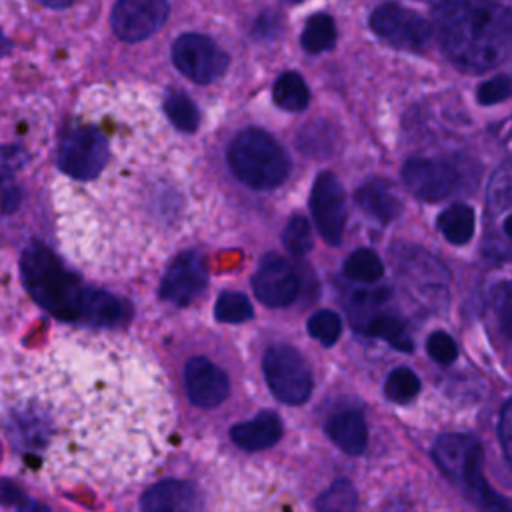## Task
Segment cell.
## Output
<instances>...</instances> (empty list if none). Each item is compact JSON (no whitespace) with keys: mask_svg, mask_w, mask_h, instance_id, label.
I'll return each instance as SVG.
<instances>
[{"mask_svg":"<svg viewBox=\"0 0 512 512\" xmlns=\"http://www.w3.org/2000/svg\"><path fill=\"white\" fill-rule=\"evenodd\" d=\"M318 512H356L358 494L350 480H334L316 500Z\"/></svg>","mask_w":512,"mask_h":512,"instance_id":"25","label":"cell"},{"mask_svg":"<svg viewBox=\"0 0 512 512\" xmlns=\"http://www.w3.org/2000/svg\"><path fill=\"white\" fill-rule=\"evenodd\" d=\"M308 332L324 346H332L342 332L340 316L332 310H318L308 318Z\"/></svg>","mask_w":512,"mask_h":512,"instance_id":"29","label":"cell"},{"mask_svg":"<svg viewBox=\"0 0 512 512\" xmlns=\"http://www.w3.org/2000/svg\"><path fill=\"white\" fill-rule=\"evenodd\" d=\"M496 310L502 318V330H510V290L508 284H502L496 288Z\"/></svg>","mask_w":512,"mask_h":512,"instance_id":"36","label":"cell"},{"mask_svg":"<svg viewBox=\"0 0 512 512\" xmlns=\"http://www.w3.org/2000/svg\"><path fill=\"white\" fill-rule=\"evenodd\" d=\"M498 436H500V446H502L504 458H506V462H510V454H512V404H510V400L504 402V406L500 410Z\"/></svg>","mask_w":512,"mask_h":512,"instance_id":"35","label":"cell"},{"mask_svg":"<svg viewBox=\"0 0 512 512\" xmlns=\"http://www.w3.org/2000/svg\"><path fill=\"white\" fill-rule=\"evenodd\" d=\"M184 384L188 398L198 408H216L228 396V376L212 360L196 356L186 362Z\"/></svg>","mask_w":512,"mask_h":512,"instance_id":"15","label":"cell"},{"mask_svg":"<svg viewBox=\"0 0 512 512\" xmlns=\"http://www.w3.org/2000/svg\"><path fill=\"white\" fill-rule=\"evenodd\" d=\"M16 508H18V512H50L46 506H42V504L30 500V498H26V500H24L22 504H18Z\"/></svg>","mask_w":512,"mask_h":512,"instance_id":"37","label":"cell"},{"mask_svg":"<svg viewBox=\"0 0 512 512\" xmlns=\"http://www.w3.org/2000/svg\"><path fill=\"white\" fill-rule=\"evenodd\" d=\"M168 16L166 0H118L110 14L114 34L124 42H140L156 34Z\"/></svg>","mask_w":512,"mask_h":512,"instance_id":"11","label":"cell"},{"mask_svg":"<svg viewBox=\"0 0 512 512\" xmlns=\"http://www.w3.org/2000/svg\"><path fill=\"white\" fill-rule=\"evenodd\" d=\"M438 230L442 236L454 244L464 246L472 240L476 230V216L468 204H452L438 216Z\"/></svg>","mask_w":512,"mask_h":512,"instance_id":"20","label":"cell"},{"mask_svg":"<svg viewBox=\"0 0 512 512\" xmlns=\"http://www.w3.org/2000/svg\"><path fill=\"white\" fill-rule=\"evenodd\" d=\"M426 350H428L430 358L436 360V362L442 364V366H448V364H452V362L458 358V346H456L454 338L448 336V334L442 332V330L432 332V334L428 336Z\"/></svg>","mask_w":512,"mask_h":512,"instance_id":"32","label":"cell"},{"mask_svg":"<svg viewBox=\"0 0 512 512\" xmlns=\"http://www.w3.org/2000/svg\"><path fill=\"white\" fill-rule=\"evenodd\" d=\"M356 202L366 214H370L372 218H376L382 224L392 222L398 216L400 208H402L394 190L382 180H374V182L364 184L356 192Z\"/></svg>","mask_w":512,"mask_h":512,"instance_id":"19","label":"cell"},{"mask_svg":"<svg viewBox=\"0 0 512 512\" xmlns=\"http://www.w3.org/2000/svg\"><path fill=\"white\" fill-rule=\"evenodd\" d=\"M214 314L220 322H230V324H240L246 322L254 316L252 302L240 294V292H222L216 300Z\"/></svg>","mask_w":512,"mask_h":512,"instance_id":"28","label":"cell"},{"mask_svg":"<svg viewBox=\"0 0 512 512\" xmlns=\"http://www.w3.org/2000/svg\"><path fill=\"white\" fill-rule=\"evenodd\" d=\"M366 334L376 336V338H384L392 348L400 350V352H412V338L408 336L406 328L402 326V322L394 316L388 314H378L372 316L366 324H364Z\"/></svg>","mask_w":512,"mask_h":512,"instance_id":"24","label":"cell"},{"mask_svg":"<svg viewBox=\"0 0 512 512\" xmlns=\"http://www.w3.org/2000/svg\"><path fill=\"white\" fill-rule=\"evenodd\" d=\"M512 92V84H510V78L506 74H500L492 80H486L484 84L478 86L476 90V100L478 104L482 106H492V104H498V102H504L508 100Z\"/></svg>","mask_w":512,"mask_h":512,"instance_id":"33","label":"cell"},{"mask_svg":"<svg viewBox=\"0 0 512 512\" xmlns=\"http://www.w3.org/2000/svg\"><path fill=\"white\" fill-rule=\"evenodd\" d=\"M268 388L284 404H304L312 394V374L298 350L286 344L270 346L262 360Z\"/></svg>","mask_w":512,"mask_h":512,"instance_id":"7","label":"cell"},{"mask_svg":"<svg viewBox=\"0 0 512 512\" xmlns=\"http://www.w3.org/2000/svg\"><path fill=\"white\" fill-rule=\"evenodd\" d=\"M170 420L162 374L120 338L64 336L2 372V436L42 480L130 482L160 456Z\"/></svg>","mask_w":512,"mask_h":512,"instance_id":"1","label":"cell"},{"mask_svg":"<svg viewBox=\"0 0 512 512\" xmlns=\"http://www.w3.org/2000/svg\"><path fill=\"white\" fill-rule=\"evenodd\" d=\"M402 180L416 198L424 202H438L454 190L458 174L448 162L412 158L402 168Z\"/></svg>","mask_w":512,"mask_h":512,"instance_id":"14","label":"cell"},{"mask_svg":"<svg viewBox=\"0 0 512 512\" xmlns=\"http://www.w3.org/2000/svg\"><path fill=\"white\" fill-rule=\"evenodd\" d=\"M292 2H298V0H292Z\"/></svg>","mask_w":512,"mask_h":512,"instance_id":"39","label":"cell"},{"mask_svg":"<svg viewBox=\"0 0 512 512\" xmlns=\"http://www.w3.org/2000/svg\"><path fill=\"white\" fill-rule=\"evenodd\" d=\"M310 210L324 242L338 246L342 242L346 224V194L340 180L332 172H322L316 176L310 192Z\"/></svg>","mask_w":512,"mask_h":512,"instance_id":"10","label":"cell"},{"mask_svg":"<svg viewBox=\"0 0 512 512\" xmlns=\"http://www.w3.org/2000/svg\"><path fill=\"white\" fill-rule=\"evenodd\" d=\"M206 284L208 274L204 258L194 250H186L180 252L168 266L160 282V296L172 304L184 306L192 302L206 288Z\"/></svg>","mask_w":512,"mask_h":512,"instance_id":"13","label":"cell"},{"mask_svg":"<svg viewBox=\"0 0 512 512\" xmlns=\"http://www.w3.org/2000/svg\"><path fill=\"white\" fill-rule=\"evenodd\" d=\"M252 288L262 304L270 308H284L296 300L300 280L294 268L282 256L268 254L262 258L252 278Z\"/></svg>","mask_w":512,"mask_h":512,"instance_id":"12","label":"cell"},{"mask_svg":"<svg viewBox=\"0 0 512 512\" xmlns=\"http://www.w3.org/2000/svg\"><path fill=\"white\" fill-rule=\"evenodd\" d=\"M436 22L446 54L464 70H488L508 54L510 16L498 4L446 2L438 8Z\"/></svg>","mask_w":512,"mask_h":512,"instance_id":"2","label":"cell"},{"mask_svg":"<svg viewBox=\"0 0 512 512\" xmlns=\"http://www.w3.org/2000/svg\"><path fill=\"white\" fill-rule=\"evenodd\" d=\"M26 162V152L16 144H0V182L12 178Z\"/></svg>","mask_w":512,"mask_h":512,"instance_id":"34","label":"cell"},{"mask_svg":"<svg viewBox=\"0 0 512 512\" xmlns=\"http://www.w3.org/2000/svg\"><path fill=\"white\" fill-rule=\"evenodd\" d=\"M56 160L64 176L78 182H90L108 166L110 142L96 126H70L60 136Z\"/></svg>","mask_w":512,"mask_h":512,"instance_id":"6","label":"cell"},{"mask_svg":"<svg viewBox=\"0 0 512 512\" xmlns=\"http://www.w3.org/2000/svg\"><path fill=\"white\" fill-rule=\"evenodd\" d=\"M418 392H420V378L416 376L414 370H410L406 366L394 368L384 382L386 398L396 404H406V402L414 400Z\"/></svg>","mask_w":512,"mask_h":512,"instance_id":"27","label":"cell"},{"mask_svg":"<svg viewBox=\"0 0 512 512\" xmlns=\"http://www.w3.org/2000/svg\"><path fill=\"white\" fill-rule=\"evenodd\" d=\"M164 112L168 120L182 132H194L200 124V112L196 104L184 92H170L164 98Z\"/></svg>","mask_w":512,"mask_h":512,"instance_id":"26","label":"cell"},{"mask_svg":"<svg viewBox=\"0 0 512 512\" xmlns=\"http://www.w3.org/2000/svg\"><path fill=\"white\" fill-rule=\"evenodd\" d=\"M302 48L308 54H320L334 46L336 42V26L328 14H312L302 30Z\"/></svg>","mask_w":512,"mask_h":512,"instance_id":"22","label":"cell"},{"mask_svg":"<svg viewBox=\"0 0 512 512\" xmlns=\"http://www.w3.org/2000/svg\"><path fill=\"white\" fill-rule=\"evenodd\" d=\"M42 6L46 8H52V10H62V8H68L74 0H38Z\"/></svg>","mask_w":512,"mask_h":512,"instance_id":"38","label":"cell"},{"mask_svg":"<svg viewBox=\"0 0 512 512\" xmlns=\"http://www.w3.org/2000/svg\"><path fill=\"white\" fill-rule=\"evenodd\" d=\"M432 458L448 476L466 484L488 512H510L508 502L498 496L482 476V452L474 436H440L432 448Z\"/></svg>","mask_w":512,"mask_h":512,"instance_id":"5","label":"cell"},{"mask_svg":"<svg viewBox=\"0 0 512 512\" xmlns=\"http://www.w3.org/2000/svg\"><path fill=\"white\" fill-rule=\"evenodd\" d=\"M282 436V420L274 412H260L252 420L236 424L230 430V438L236 446L248 452L264 450L272 444H276Z\"/></svg>","mask_w":512,"mask_h":512,"instance_id":"17","label":"cell"},{"mask_svg":"<svg viewBox=\"0 0 512 512\" xmlns=\"http://www.w3.org/2000/svg\"><path fill=\"white\" fill-rule=\"evenodd\" d=\"M344 274H346L348 280L372 284V282H376V280L382 278V274H384V264H382L380 256H378L374 250H370V248H358L356 252H352V254L346 258Z\"/></svg>","mask_w":512,"mask_h":512,"instance_id":"23","label":"cell"},{"mask_svg":"<svg viewBox=\"0 0 512 512\" xmlns=\"http://www.w3.org/2000/svg\"><path fill=\"white\" fill-rule=\"evenodd\" d=\"M22 270L30 294L46 310L66 320L84 316L90 288L68 274L44 246H30L24 252Z\"/></svg>","mask_w":512,"mask_h":512,"instance_id":"3","label":"cell"},{"mask_svg":"<svg viewBox=\"0 0 512 512\" xmlns=\"http://www.w3.org/2000/svg\"><path fill=\"white\" fill-rule=\"evenodd\" d=\"M282 242L294 256H304L312 248V230L304 216H292L284 228Z\"/></svg>","mask_w":512,"mask_h":512,"instance_id":"30","label":"cell"},{"mask_svg":"<svg viewBox=\"0 0 512 512\" xmlns=\"http://www.w3.org/2000/svg\"><path fill=\"white\" fill-rule=\"evenodd\" d=\"M228 166L242 184L254 190H272L290 174L286 152L260 128H246L232 140Z\"/></svg>","mask_w":512,"mask_h":512,"instance_id":"4","label":"cell"},{"mask_svg":"<svg viewBox=\"0 0 512 512\" xmlns=\"http://www.w3.org/2000/svg\"><path fill=\"white\" fill-rule=\"evenodd\" d=\"M142 512H202L200 490L184 478H162L144 490Z\"/></svg>","mask_w":512,"mask_h":512,"instance_id":"16","label":"cell"},{"mask_svg":"<svg viewBox=\"0 0 512 512\" xmlns=\"http://www.w3.org/2000/svg\"><path fill=\"white\" fill-rule=\"evenodd\" d=\"M326 432L332 442L350 456H360L368 444V428L362 412L358 410H340L330 416Z\"/></svg>","mask_w":512,"mask_h":512,"instance_id":"18","label":"cell"},{"mask_svg":"<svg viewBox=\"0 0 512 512\" xmlns=\"http://www.w3.org/2000/svg\"><path fill=\"white\" fill-rule=\"evenodd\" d=\"M370 28L378 38L402 50L424 48L432 38V26L424 16L394 2L382 4L372 12Z\"/></svg>","mask_w":512,"mask_h":512,"instance_id":"8","label":"cell"},{"mask_svg":"<svg viewBox=\"0 0 512 512\" xmlns=\"http://www.w3.org/2000/svg\"><path fill=\"white\" fill-rule=\"evenodd\" d=\"M510 208V166L504 162L490 180L488 186V210L494 214L508 212Z\"/></svg>","mask_w":512,"mask_h":512,"instance_id":"31","label":"cell"},{"mask_svg":"<svg viewBox=\"0 0 512 512\" xmlns=\"http://www.w3.org/2000/svg\"><path fill=\"white\" fill-rule=\"evenodd\" d=\"M174 66L190 80L208 84L228 68V56L204 34H182L172 46Z\"/></svg>","mask_w":512,"mask_h":512,"instance_id":"9","label":"cell"},{"mask_svg":"<svg viewBox=\"0 0 512 512\" xmlns=\"http://www.w3.org/2000/svg\"><path fill=\"white\" fill-rule=\"evenodd\" d=\"M272 98L278 108L288 112H302L310 102V92L298 72H284L272 88Z\"/></svg>","mask_w":512,"mask_h":512,"instance_id":"21","label":"cell"}]
</instances>
